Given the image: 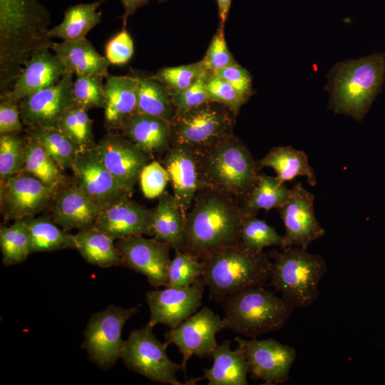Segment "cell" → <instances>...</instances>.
I'll return each instance as SVG.
<instances>
[{
	"mask_svg": "<svg viewBox=\"0 0 385 385\" xmlns=\"http://www.w3.org/2000/svg\"><path fill=\"white\" fill-rule=\"evenodd\" d=\"M24 171L48 186L58 188L63 180L61 170L43 146L33 136L26 137Z\"/></svg>",
	"mask_w": 385,
	"mask_h": 385,
	"instance_id": "35",
	"label": "cell"
},
{
	"mask_svg": "<svg viewBox=\"0 0 385 385\" xmlns=\"http://www.w3.org/2000/svg\"><path fill=\"white\" fill-rule=\"evenodd\" d=\"M200 261L202 277L216 302L247 288L265 287L270 278L269 253L250 250L240 240Z\"/></svg>",
	"mask_w": 385,
	"mask_h": 385,
	"instance_id": "5",
	"label": "cell"
},
{
	"mask_svg": "<svg viewBox=\"0 0 385 385\" xmlns=\"http://www.w3.org/2000/svg\"><path fill=\"white\" fill-rule=\"evenodd\" d=\"M0 247L5 266L24 262L31 254L30 236L24 219L14 220L9 227L0 228Z\"/></svg>",
	"mask_w": 385,
	"mask_h": 385,
	"instance_id": "37",
	"label": "cell"
},
{
	"mask_svg": "<svg viewBox=\"0 0 385 385\" xmlns=\"http://www.w3.org/2000/svg\"><path fill=\"white\" fill-rule=\"evenodd\" d=\"M234 341L245 355L253 379L267 385L283 384L288 379L297 356L294 347L274 339L236 337Z\"/></svg>",
	"mask_w": 385,
	"mask_h": 385,
	"instance_id": "11",
	"label": "cell"
},
{
	"mask_svg": "<svg viewBox=\"0 0 385 385\" xmlns=\"http://www.w3.org/2000/svg\"><path fill=\"white\" fill-rule=\"evenodd\" d=\"M73 238L75 249L88 263L101 268L122 265L114 240L96 227L78 230Z\"/></svg>",
	"mask_w": 385,
	"mask_h": 385,
	"instance_id": "30",
	"label": "cell"
},
{
	"mask_svg": "<svg viewBox=\"0 0 385 385\" xmlns=\"http://www.w3.org/2000/svg\"><path fill=\"white\" fill-rule=\"evenodd\" d=\"M165 153L162 164L168 173L173 194L186 215L200 190L194 150L171 144Z\"/></svg>",
	"mask_w": 385,
	"mask_h": 385,
	"instance_id": "22",
	"label": "cell"
},
{
	"mask_svg": "<svg viewBox=\"0 0 385 385\" xmlns=\"http://www.w3.org/2000/svg\"><path fill=\"white\" fill-rule=\"evenodd\" d=\"M222 303L223 329L250 338L282 329L294 309L284 297L264 287L245 289Z\"/></svg>",
	"mask_w": 385,
	"mask_h": 385,
	"instance_id": "6",
	"label": "cell"
},
{
	"mask_svg": "<svg viewBox=\"0 0 385 385\" xmlns=\"http://www.w3.org/2000/svg\"><path fill=\"white\" fill-rule=\"evenodd\" d=\"M103 78L98 75L76 74L73 96L76 104L87 111L94 108H104Z\"/></svg>",
	"mask_w": 385,
	"mask_h": 385,
	"instance_id": "42",
	"label": "cell"
},
{
	"mask_svg": "<svg viewBox=\"0 0 385 385\" xmlns=\"http://www.w3.org/2000/svg\"><path fill=\"white\" fill-rule=\"evenodd\" d=\"M289 194L290 189L276 176L260 173L255 185L242 202V207L247 215H257L261 209H278L285 203Z\"/></svg>",
	"mask_w": 385,
	"mask_h": 385,
	"instance_id": "34",
	"label": "cell"
},
{
	"mask_svg": "<svg viewBox=\"0 0 385 385\" xmlns=\"http://www.w3.org/2000/svg\"><path fill=\"white\" fill-rule=\"evenodd\" d=\"M153 213L128 197L103 207L93 226L113 240L153 235Z\"/></svg>",
	"mask_w": 385,
	"mask_h": 385,
	"instance_id": "20",
	"label": "cell"
},
{
	"mask_svg": "<svg viewBox=\"0 0 385 385\" xmlns=\"http://www.w3.org/2000/svg\"><path fill=\"white\" fill-rule=\"evenodd\" d=\"M108 0L78 4L69 6L64 12L61 24L48 31L51 38L76 41L86 38L87 34L101 21V12L97 9Z\"/></svg>",
	"mask_w": 385,
	"mask_h": 385,
	"instance_id": "31",
	"label": "cell"
},
{
	"mask_svg": "<svg viewBox=\"0 0 385 385\" xmlns=\"http://www.w3.org/2000/svg\"><path fill=\"white\" fill-rule=\"evenodd\" d=\"M247 215L242 202L237 197L211 188H200L185 215L183 251L202 260L239 242Z\"/></svg>",
	"mask_w": 385,
	"mask_h": 385,
	"instance_id": "2",
	"label": "cell"
},
{
	"mask_svg": "<svg viewBox=\"0 0 385 385\" xmlns=\"http://www.w3.org/2000/svg\"><path fill=\"white\" fill-rule=\"evenodd\" d=\"M51 49L71 73L98 75L104 78L109 75L108 69L111 63L86 38L53 42Z\"/></svg>",
	"mask_w": 385,
	"mask_h": 385,
	"instance_id": "25",
	"label": "cell"
},
{
	"mask_svg": "<svg viewBox=\"0 0 385 385\" xmlns=\"http://www.w3.org/2000/svg\"><path fill=\"white\" fill-rule=\"evenodd\" d=\"M205 71L202 61L188 65L163 68L151 78L170 89V92L183 90L192 84Z\"/></svg>",
	"mask_w": 385,
	"mask_h": 385,
	"instance_id": "43",
	"label": "cell"
},
{
	"mask_svg": "<svg viewBox=\"0 0 385 385\" xmlns=\"http://www.w3.org/2000/svg\"><path fill=\"white\" fill-rule=\"evenodd\" d=\"M205 286L200 277L187 287L148 291L145 300L150 317L147 324L152 327L162 324L175 328L200 307Z\"/></svg>",
	"mask_w": 385,
	"mask_h": 385,
	"instance_id": "15",
	"label": "cell"
},
{
	"mask_svg": "<svg viewBox=\"0 0 385 385\" xmlns=\"http://www.w3.org/2000/svg\"><path fill=\"white\" fill-rule=\"evenodd\" d=\"M138 80L135 112L155 115L171 123L175 110L169 90L151 77H138Z\"/></svg>",
	"mask_w": 385,
	"mask_h": 385,
	"instance_id": "33",
	"label": "cell"
},
{
	"mask_svg": "<svg viewBox=\"0 0 385 385\" xmlns=\"http://www.w3.org/2000/svg\"><path fill=\"white\" fill-rule=\"evenodd\" d=\"M50 49L38 51L26 63L11 89L0 95L1 101L19 103L26 96L56 84L68 73Z\"/></svg>",
	"mask_w": 385,
	"mask_h": 385,
	"instance_id": "21",
	"label": "cell"
},
{
	"mask_svg": "<svg viewBox=\"0 0 385 385\" xmlns=\"http://www.w3.org/2000/svg\"><path fill=\"white\" fill-rule=\"evenodd\" d=\"M207 88L210 101L227 107L235 115L249 99L214 73L207 81Z\"/></svg>",
	"mask_w": 385,
	"mask_h": 385,
	"instance_id": "45",
	"label": "cell"
},
{
	"mask_svg": "<svg viewBox=\"0 0 385 385\" xmlns=\"http://www.w3.org/2000/svg\"><path fill=\"white\" fill-rule=\"evenodd\" d=\"M216 1L220 21V24L225 26L229 15L232 0H216Z\"/></svg>",
	"mask_w": 385,
	"mask_h": 385,
	"instance_id": "52",
	"label": "cell"
},
{
	"mask_svg": "<svg viewBox=\"0 0 385 385\" xmlns=\"http://www.w3.org/2000/svg\"><path fill=\"white\" fill-rule=\"evenodd\" d=\"M148 324L130 331L120 354L124 364L133 371L154 381L170 385L195 384L202 377L181 382L177 373L181 364L173 361L166 353L168 345L162 343Z\"/></svg>",
	"mask_w": 385,
	"mask_h": 385,
	"instance_id": "8",
	"label": "cell"
},
{
	"mask_svg": "<svg viewBox=\"0 0 385 385\" xmlns=\"http://www.w3.org/2000/svg\"><path fill=\"white\" fill-rule=\"evenodd\" d=\"M104 83V118L110 128H118L135 112L138 77L108 75Z\"/></svg>",
	"mask_w": 385,
	"mask_h": 385,
	"instance_id": "26",
	"label": "cell"
},
{
	"mask_svg": "<svg viewBox=\"0 0 385 385\" xmlns=\"http://www.w3.org/2000/svg\"><path fill=\"white\" fill-rule=\"evenodd\" d=\"M223 329L222 319L211 309L204 307L178 327L165 334V343L175 344L183 355L181 365L185 374L190 358L210 356L217 345L216 334Z\"/></svg>",
	"mask_w": 385,
	"mask_h": 385,
	"instance_id": "12",
	"label": "cell"
},
{
	"mask_svg": "<svg viewBox=\"0 0 385 385\" xmlns=\"http://www.w3.org/2000/svg\"><path fill=\"white\" fill-rule=\"evenodd\" d=\"M115 246L122 265L143 274L155 288L168 287L169 244L138 235L118 240Z\"/></svg>",
	"mask_w": 385,
	"mask_h": 385,
	"instance_id": "18",
	"label": "cell"
},
{
	"mask_svg": "<svg viewBox=\"0 0 385 385\" xmlns=\"http://www.w3.org/2000/svg\"><path fill=\"white\" fill-rule=\"evenodd\" d=\"M23 130L19 103L1 101L0 134L19 133Z\"/></svg>",
	"mask_w": 385,
	"mask_h": 385,
	"instance_id": "50",
	"label": "cell"
},
{
	"mask_svg": "<svg viewBox=\"0 0 385 385\" xmlns=\"http://www.w3.org/2000/svg\"><path fill=\"white\" fill-rule=\"evenodd\" d=\"M153 235L169 244L175 251L183 250L185 214L173 194L164 192L158 197L153 218Z\"/></svg>",
	"mask_w": 385,
	"mask_h": 385,
	"instance_id": "28",
	"label": "cell"
},
{
	"mask_svg": "<svg viewBox=\"0 0 385 385\" xmlns=\"http://www.w3.org/2000/svg\"><path fill=\"white\" fill-rule=\"evenodd\" d=\"M234 116L227 107L212 101L176 113L171 123V143L193 150L210 145L232 134Z\"/></svg>",
	"mask_w": 385,
	"mask_h": 385,
	"instance_id": "9",
	"label": "cell"
},
{
	"mask_svg": "<svg viewBox=\"0 0 385 385\" xmlns=\"http://www.w3.org/2000/svg\"><path fill=\"white\" fill-rule=\"evenodd\" d=\"M175 252V256L170 260L168 266V287L189 286L202 277L203 273L202 262L188 252L183 250Z\"/></svg>",
	"mask_w": 385,
	"mask_h": 385,
	"instance_id": "41",
	"label": "cell"
},
{
	"mask_svg": "<svg viewBox=\"0 0 385 385\" xmlns=\"http://www.w3.org/2000/svg\"><path fill=\"white\" fill-rule=\"evenodd\" d=\"M50 14L38 0H0V91L11 89L26 63L51 48Z\"/></svg>",
	"mask_w": 385,
	"mask_h": 385,
	"instance_id": "1",
	"label": "cell"
},
{
	"mask_svg": "<svg viewBox=\"0 0 385 385\" xmlns=\"http://www.w3.org/2000/svg\"><path fill=\"white\" fill-rule=\"evenodd\" d=\"M200 189L211 188L243 202L256 184L260 168L247 146L232 133L194 150Z\"/></svg>",
	"mask_w": 385,
	"mask_h": 385,
	"instance_id": "4",
	"label": "cell"
},
{
	"mask_svg": "<svg viewBox=\"0 0 385 385\" xmlns=\"http://www.w3.org/2000/svg\"><path fill=\"white\" fill-rule=\"evenodd\" d=\"M201 61L206 69L212 72L237 64L228 49L225 38L224 25L220 24Z\"/></svg>",
	"mask_w": 385,
	"mask_h": 385,
	"instance_id": "46",
	"label": "cell"
},
{
	"mask_svg": "<svg viewBox=\"0 0 385 385\" xmlns=\"http://www.w3.org/2000/svg\"><path fill=\"white\" fill-rule=\"evenodd\" d=\"M99 156L118 184L130 195L152 158L127 137L108 132L96 144Z\"/></svg>",
	"mask_w": 385,
	"mask_h": 385,
	"instance_id": "19",
	"label": "cell"
},
{
	"mask_svg": "<svg viewBox=\"0 0 385 385\" xmlns=\"http://www.w3.org/2000/svg\"><path fill=\"white\" fill-rule=\"evenodd\" d=\"M257 164L260 170L266 167L272 168L282 183L292 181L298 176L306 177L311 186L317 183L314 170L309 163L307 154L292 146L271 148Z\"/></svg>",
	"mask_w": 385,
	"mask_h": 385,
	"instance_id": "29",
	"label": "cell"
},
{
	"mask_svg": "<svg viewBox=\"0 0 385 385\" xmlns=\"http://www.w3.org/2000/svg\"><path fill=\"white\" fill-rule=\"evenodd\" d=\"M57 188L48 186L24 170L1 184V212L5 220L33 217L54 197Z\"/></svg>",
	"mask_w": 385,
	"mask_h": 385,
	"instance_id": "16",
	"label": "cell"
},
{
	"mask_svg": "<svg viewBox=\"0 0 385 385\" xmlns=\"http://www.w3.org/2000/svg\"><path fill=\"white\" fill-rule=\"evenodd\" d=\"M101 209L74 183L56 196L53 219L65 231L86 230L94 225Z\"/></svg>",
	"mask_w": 385,
	"mask_h": 385,
	"instance_id": "24",
	"label": "cell"
},
{
	"mask_svg": "<svg viewBox=\"0 0 385 385\" xmlns=\"http://www.w3.org/2000/svg\"><path fill=\"white\" fill-rule=\"evenodd\" d=\"M26 138L19 133L0 135V180L5 183L11 176L24 170Z\"/></svg>",
	"mask_w": 385,
	"mask_h": 385,
	"instance_id": "40",
	"label": "cell"
},
{
	"mask_svg": "<svg viewBox=\"0 0 385 385\" xmlns=\"http://www.w3.org/2000/svg\"><path fill=\"white\" fill-rule=\"evenodd\" d=\"M118 128L151 157L165 152L171 143V123L155 115L134 112Z\"/></svg>",
	"mask_w": 385,
	"mask_h": 385,
	"instance_id": "23",
	"label": "cell"
},
{
	"mask_svg": "<svg viewBox=\"0 0 385 385\" xmlns=\"http://www.w3.org/2000/svg\"><path fill=\"white\" fill-rule=\"evenodd\" d=\"M231 341L217 344L211 354L212 366L205 369L202 379L209 385H247L249 366L245 355L238 347L231 349Z\"/></svg>",
	"mask_w": 385,
	"mask_h": 385,
	"instance_id": "27",
	"label": "cell"
},
{
	"mask_svg": "<svg viewBox=\"0 0 385 385\" xmlns=\"http://www.w3.org/2000/svg\"><path fill=\"white\" fill-rule=\"evenodd\" d=\"M324 89L328 108L361 121L381 93L385 82V51L335 63Z\"/></svg>",
	"mask_w": 385,
	"mask_h": 385,
	"instance_id": "3",
	"label": "cell"
},
{
	"mask_svg": "<svg viewBox=\"0 0 385 385\" xmlns=\"http://www.w3.org/2000/svg\"><path fill=\"white\" fill-rule=\"evenodd\" d=\"M139 181L144 196L153 199L165 192L169 178L163 164L153 160L143 168Z\"/></svg>",
	"mask_w": 385,
	"mask_h": 385,
	"instance_id": "47",
	"label": "cell"
},
{
	"mask_svg": "<svg viewBox=\"0 0 385 385\" xmlns=\"http://www.w3.org/2000/svg\"><path fill=\"white\" fill-rule=\"evenodd\" d=\"M213 73L228 82L247 98L253 94L252 76L247 69L238 63L216 70Z\"/></svg>",
	"mask_w": 385,
	"mask_h": 385,
	"instance_id": "49",
	"label": "cell"
},
{
	"mask_svg": "<svg viewBox=\"0 0 385 385\" xmlns=\"http://www.w3.org/2000/svg\"><path fill=\"white\" fill-rule=\"evenodd\" d=\"M134 51L133 41L125 27L111 39L106 46V57L111 64L126 63Z\"/></svg>",
	"mask_w": 385,
	"mask_h": 385,
	"instance_id": "48",
	"label": "cell"
},
{
	"mask_svg": "<svg viewBox=\"0 0 385 385\" xmlns=\"http://www.w3.org/2000/svg\"><path fill=\"white\" fill-rule=\"evenodd\" d=\"M73 75L68 72L56 84L24 98L19 103L23 124L29 129L57 128L62 115L76 104Z\"/></svg>",
	"mask_w": 385,
	"mask_h": 385,
	"instance_id": "14",
	"label": "cell"
},
{
	"mask_svg": "<svg viewBox=\"0 0 385 385\" xmlns=\"http://www.w3.org/2000/svg\"><path fill=\"white\" fill-rule=\"evenodd\" d=\"M314 196L301 183L290 189L285 203L278 208L285 233L282 249L299 247L307 249L314 240L324 236L325 230L316 217Z\"/></svg>",
	"mask_w": 385,
	"mask_h": 385,
	"instance_id": "13",
	"label": "cell"
},
{
	"mask_svg": "<svg viewBox=\"0 0 385 385\" xmlns=\"http://www.w3.org/2000/svg\"><path fill=\"white\" fill-rule=\"evenodd\" d=\"M212 73L207 70L188 88L170 92L175 113L188 111L210 101L207 84Z\"/></svg>",
	"mask_w": 385,
	"mask_h": 385,
	"instance_id": "44",
	"label": "cell"
},
{
	"mask_svg": "<svg viewBox=\"0 0 385 385\" xmlns=\"http://www.w3.org/2000/svg\"><path fill=\"white\" fill-rule=\"evenodd\" d=\"M271 250L270 285L294 308H307L319 297V285L327 271L324 259L307 249L289 247Z\"/></svg>",
	"mask_w": 385,
	"mask_h": 385,
	"instance_id": "7",
	"label": "cell"
},
{
	"mask_svg": "<svg viewBox=\"0 0 385 385\" xmlns=\"http://www.w3.org/2000/svg\"><path fill=\"white\" fill-rule=\"evenodd\" d=\"M240 241L247 248L260 252L272 246L282 248L283 236L256 215H247L241 227Z\"/></svg>",
	"mask_w": 385,
	"mask_h": 385,
	"instance_id": "39",
	"label": "cell"
},
{
	"mask_svg": "<svg viewBox=\"0 0 385 385\" xmlns=\"http://www.w3.org/2000/svg\"><path fill=\"white\" fill-rule=\"evenodd\" d=\"M23 219L29 232L31 254L75 249L73 235L57 227L50 219L34 216Z\"/></svg>",
	"mask_w": 385,
	"mask_h": 385,
	"instance_id": "32",
	"label": "cell"
},
{
	"mask_svg": "<svg viewBox=\"0 0 385 385\" xmlns=\"http://www.w3.org/2000/svg\"><path fill=\"white\" fill-rule=\"evenodd\" d=\"M71 169L75 184L101 208L130 196L104 165L96 144L80 149Z\"/></svg>",
	"mask_w": 385,
	"mask_h": 385,
	"instance_id": "17",
	"label": "cell"
},
{
	"mask_svg": "<svg viewBox=\"0 0 385 385\" xmlns=\"http://www.w3.org/2000/svg\"><path fill=\"white\" fill-rule=\"evenodd\" d=\"M92 125L87 110L76 104L62 115L57 128L83 149L95 145Z\"/></svg>",
	"mask_w": 385,
	"mask_h": 385,
	"instance_id": "38",
	"label": "cell"
},
{
	"mask_svg": "<svg viewBox=\"0 0 385 385\" xmlns=\"http://www.w3.org/2000/svg\"><path fill=\"white\" fill-rule=\"evenodd\" d=\"M138 312V306L123 308L110 305L91 316L82 347L93 362L104 369L116 364L125 342L121 335L123 327Z\"/></svg>",
	"mask_w": 385,
	"mask_h": 385,
	"instance_id": "10",
	"label": "cell"
},
{
	"mask_svg": "<svg viewBox=\"0 0 385 385\" xmlns=\"http://www.w3.org/2000/svg\"><path fill=\"white\" fill-rule=\"evenodd\" d=\"M120 1L124 8L121 19L123 27H125L128 17L133 15L139 8L146 5L149 0H120Z\"/></svg>",
	"mask_w": 385,
	"mask_h": 385,
	"instance_id": "51",
	"label": "cell"
},
{
	"mask_svg": "<svg viewBox=\"0 0 385 385\" xmlns=\"http://www.w3.org/2000/svg\"><path fill=\"white\" fill-rule=\"evenodd\" d=\"M29 135L38 141L61 170L71 168L81 149L58 128H31Z\"/></svg>",
	"mask_w": 385,
	"mask_h": 385,
	"instance_id": "36",
	"label": "cell"
}]
</instances>
